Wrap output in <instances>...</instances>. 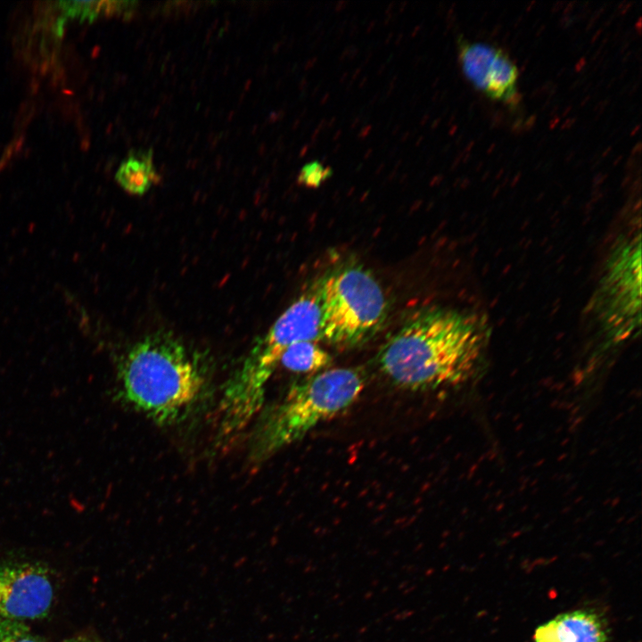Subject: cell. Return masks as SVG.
<instances>
[{"label":"cell","mask_w":642,"mask_h":642,"mask_svg":"<svg viewBox=\"0 0 642 642\" xmlns=\"http://www.w3.org/2000/svg\"><path fill=\"white\" fill-rule=\"evenodd\" d=\"M487 342V328L476 316L428 308L412 315L384 343L378 363L405 389L458 385L473 375Z\"/></svg>","instance_id":"6da1fadb"},{"label":"cell","mask_w":642,"mask_h":642,"mask_svg":"<svg viewBox=\"0 0 642 642\" xmlns=\"http://www.w3.org/2000/svg\"><path fill=\"white\" fill-rule=\"evenodd\" d=\"M118 374L122 399L159 424L184 417L204 386L197 361L166 332L147 335L132 345Z\"/></svg>","instance_id":"7a4b0ae2"},{"label":"cell","mask_w":642,"mask_h":642,"mask_svg":"<svg viewBox=\"0 0 642 642\" xmlns=\"http://www.w3.org/2000/svg\"><path fill=\"white\" fill-rule=\"evenodd\" d=\"M321 337V309L318 281L296 300L259 337L242 366L228 380L221 397V435H232L245 428L263 405L266 387L283 353L300 342H317Z\"/></svg>","instance_id":"3957f363"},{"label":"cell","mask_w":642,"mask_h":642,"mask_svg":"<svg viewBox=\"0 0 642 642\" xmlns=\"http://www.w3.org/2000/svg\"><path fill=\"white\" fill-rule=\"evenodd\" d=\"M365 377L355 367L334 368L294 384L257 432L255 459L264 460L343 411L361 394Z\"/></svg>","instance_id":"277c9868"},{"label":"cell","mask_w":642,"mask_h":642,"mask_svg":"<svg viewBox=\"0 0 642 642\" xmlns=\"http://www.w3.org/2000/svg\"><path fill=\"white\" fill-rule=\"evenodd\" d=\"M323 341L353 347L375 334L384 323L387 302L367 270L344 266L318 280Z\"/></svg>","instance_id":"5b68a950"},{"label":"cell","mask_w":642,"mask_h":642,"mask_svg":"<svg viewBox=\"0 0 642 642\" xmlns=\"http://www.w3.org/2000/svg\"><path fill=\"white\" fill-rule=\"evenodd\" d=\"M54 598V584L44 566L29 562L0 565V619H43Z\"/></svg>","instance_id":"8992f818"},{"label":"cell","mask_w":642,"mask_h":642,"mask_svg":"<svg viewBox=\"0 0 642 642\" xmlns=\"http://www.w3.org/2000/svg\"><path fill=\"white\" fill-rule=\"evenodd\" d=\"M458 62L465 78L488 98L507 104L518 100L519 70L502 49L484 42L457 40Z\"/></svg>","instance_id":"52a82bcc"},{"label":"cell","mask_w":642,"mask_h":642,"mask_svg":"<svg viewBox=\"0 0 642 642\" xmlns=\"http://www.w3.org/2000/svg\"><path fill=\"white\" fill-rule=\"evenodd\" d=\"M635 246L630 243L614 254L605 282L610 307L633 321L636 309H639L636 300L640 301V246L637 250Z\"/></svg>","instance_id":"ba28073f"},{"label":"cell","mask_w":642,"mask_h":642,"mask_svg":"<svg viewBox=\"0 0 642 642\" xmlns=\"http://www.w3.org/2000/svg\"><path fill=\"white\" fill-rule=\"evenodd\" d=\"M545 626L559 642H607L605 625L592 612L578 610L562 613Z\"/></svg>","instance_id":"9c48e42d"},{"label":"cell","mask_w":642,"mask_h":642,"mask_svg":"<svg viewBox=\"0 0 642 642\" xmlns=\"http://www.w3.org/2000/svg\"><path fill=\"white\" fill-rule=\"evenodd\" d=\"M152 160V151H136L118 168L115 179L128 193L143 195L160 180Z\"/></svg>","instance_id":"30bf717a"},{"label":"cell","mask_w":642,"mask_h":642,"mask_svg":"<svg viewBox=\"0 0 642 642\" xmlns=\"http://www.w3.org/2000/svg\"><path fill=\"white\" fill-rule=\"evenodd\" d=\"M330 355L314 342H300L291 345L279 363L293 372L318 371L329 365Z\"/></svg>","instance_id":"8fae6325"},{"label":"cell","mask_w":642,"mask_h":642,"mask_svg":"<svg viewBox=\"0 0 642 642\" xmlns=\"http://www.w3.org/2000/svg\"><path fill=\"white\" fill-rule=\"evenodd\" d=\"M135 1H71L61 3L65 13L81 21H94L102 15L130 16L136 8Z\"/></svg>","instance_id":"7c38bea8"},{"label":"cell","mask_w":642,"mask_h":642,"mask_svg":"<svg viewBox=\"0 0 642 642\" xmlns=\"http://www.w3.org/2000/svg\"><path fill=\"white\" fill-rule=\"evenodd\" d=\"M0 642H41L23 622L0 619Z\"/></svg>","instance_id":"4fadbf2b"},{"label":"cell","mask_w":642,"mask_h":642,"mask_svg":"<svg viewBox=\"0 0 642 642\" xmlns=\"http://www.w3.org/2000/svg\"><path fill=\"white\" fill-rule=\"evenodd\" d=\"M333 175V169L319 160H312L300 169L298 182L308 187H317Z\"/></svg>","instance_id":"5bb4252c"},{"label":"cell","mask_w":642,"mask_h":642,"mask_svg":"<svg viewBox=\"0 0 642 642\" xmlns=\"http://www.w3.org/2000/svg\"><path fill=\"white\" fill-rule=\"evenodd\" d=\"M535 642H559L544 625L540 626L535 632Z\"/></svg>","instance_id":"9a60e30c"},{"label":"cell","mask_w":642,"mask_h":642,"mask_svg":"<svg viewBox=\"0 0 642 642\" xmlns=\"http://www.w3.org/2000/svg\"><path fill=\"white\" fill-rule=\"evenodd\" d=\"M63 642H95V641H93L91 639L85 638H74L65 640Z\"/></svg>","instance_id":"2e32d148"}]
</instances>
